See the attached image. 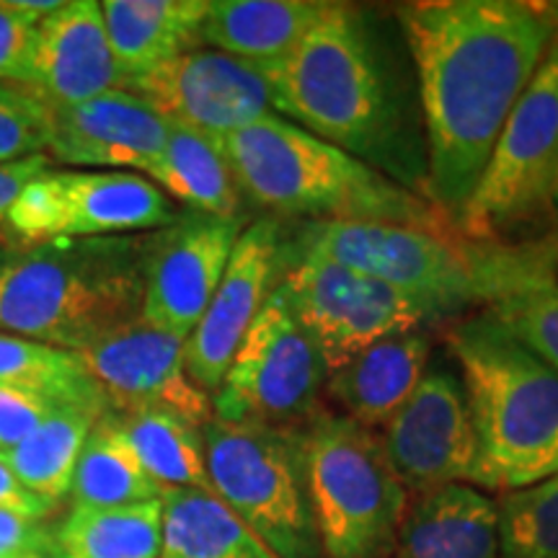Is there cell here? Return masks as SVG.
<instances>
[{"instance_id":"obj_1","label":"cell","mask_w":558,"mask_h":558,"mask_svg":"<svg viewBox=\"0 0 558 558\" xmlns=\"http://www.w3.org/2000/svg\"><path fill=\"white\" fill-rule=\"evenodd\" d=\"M414 65L427 199L458 220L507 117L558 37L548 0H414L393 9Z\"/></svg>"},{"instance_id":"obj_2","label":"cell","mask_w":558,"mask_h":558,"mask_svg":"<svg viewBox=\"0 0 558 558\" xmlns=\"http://www.w3.org/2000/svg\"><path fill=\"white\" fill-rule=\"evenodd\" d=\"M262 70L279 117L427 199L414 65L401 29L378 11L331 3L288 60Z\"/></svg>"},{"instance_id":"obj_3","label":"cell","mask_w":558,"mask_h":558,"mask_svg":"<svg viewBox=\"0 0 558 558\" xmlns=\"http://www.w3.org/2000/svg\"><path fill=\"white\" fill-rule=\"evenodd\" d=\"M298 246L393 284L437 320L488 311L518 292L558 282V239L481 241L458 228L305 222Z\"/></svg>"},{"instance_id":"obj_4","label":"cell","mask_w":558,"mask_h":558,"mask_svg":"<svg viewBox=\"0 0 558 558\" xmlns=\"http://www.w3.org/2000/svg\"><path fill=\"white\" fill-rule=\"evenodd\" d=\"M148 233L0 246V333L81 352L143 316Z\"/></svg>"},{"instance_id":"obj_5","label":"cell","mask_w":558,"mask_h":558,"mask_svg":"<svg viewBox=\"0 0 558 558\" xmlns=\"http://www.w3.org/2000/svg\"><path fill=\"white\" fill-rule=\"evenodd\" d=\"M222 148L243 197L269 213L305 222L458 228L422 194L279 114L226 137Z\"/></svg>"},{"instance_id":"obj_6","label":"cell","mask_w":558,"mask_h":558,"mask_svg":"<svg viewBox=\"0 0 558 558\" xmlns=\"http://www.w3.org/2000/svg\"><path fill=\"white\" fill-rule=\"evenodd\" d=\"M481 445L484 488L514 492L558 473V373L492 311L445 331Z\"/></svg>"},{"instance_id":"obj_7","label":"cell","mask_w":558,"mask_h":558,"mask_svg":"<svg viewBox=\"0 0 558 558\" xmlns=\"http://www.w3.org/2000/svg\"><path fill=\"white\" fill-rule=\"evenodd\" d=\"M324 558H393L409 509L378 432L318 409L298 424Z\"/></svg>"},{"instance_id":"obj_8","label":"cell","mask_w":558,"mask_h":558,"mask_svg":"<svg viewBox=\"0 0 558 558\" xmlns=\"http://www.w3.org/2000/svg\"><path fill=\"white\" fill-rule=\"evenodd\" d=\"M209 492L279 558H324L298 427L209 418Z\"/></svg>"},{"instance_id":"obj_9","label":"cell","mask_w":558,"mask_h":558,"mask_svg":"<svg viewBox=\"0 0 558 558\" xmlns=\"http://www.w3.org/2000/svg\"><path fill=\"white\" fill-rule=\"evenodd\" d=\"M558 177V37L507 117L476 190L458 215L460 233L505 241L550 213Z\"/></svg>"},{"instance_id":"obj_10","label":"cell","mask_w":558,"mask_h":558,"mask_svg":"<svg viewBox=\"0 0 558 558\" xmlns=\"http://www.w3.org/2000/svg\"><path fill=\"white\" fill-rule=\"evenodd\" d=\"M326 380L329 367L316 341L277 284L213 396L215 418L298 427L320 409Z\"/></svg>"},{"instance_id":"obj_11","label":"cell","mask_w":558,"mask_h":558,"mask_svg":"<svg viewBox=\"0 0 558 558\" xmlns=\"http://www.w3.org/2000/svg\"><path fill=\"white\" fill-rule=\"evenodd\" d=\"M279 288L316 341L329 375L375 341L437 320L427 305L393 284L333 262L318 251L295 248V243Z\"/></svg>"},{"instance_id":"obj_12","label":"cell","mask_w":558,"mask_h":558,"mask_svg":"<svg viewBox=\"0 0 558 558\" xmlns=\"http://www.w3.org/2000/svg\"><path fill=\"white\" fill-rule=\"evenodd\" d=\"M380 439L407 492L424 494L450 484L484 492L478 435L463 383L450 367H427Z\"/></svg>"},{"instance_id":"obj_13","label":"cell","mask_w":558,"mask_h":558,"mask_svg":"<svg viewBox=\"0 0 558 558\" xmlns=\"http://www.w3.org/2000/svg\"><path fill=\"white\" fill-rule=\"evenodd\" d=\"M169 124L226 140L277 114L275 94L259 65L209 50L184 52L128 83Z\"/></svg>"},{"instance_id":"obj_14","label":"cell","mask_w":558,"mask_h":558,"mask_svg":"<svg viewBox=\"0 0 558 558\" xmlns=\"http://www.w3.org/2000/svg\"><path fill=\"white\" fill-rule=\"evenodd\" d=\"M184 344L140 316L75 354L111 414L163 409L202 429L215 416L213 396L186 373Z\"/></svg>"},{"instance_id":"obj_15","label":"cell","mask_w":558,"mask_h":558,"mask_svg":"<svg viewBox=\"0 0 558 558\" xmlns=\"http://www.w3.org/2000/svg\"><path fill=\"white\" fill-rule=\"evenodd\" d=\"M290 259L292 241L277 218L243 228L218 290L184 344L186 373L205 393H218L243 337L282 282Z\"/></svg>"},{"instance_id":"obj_16","label":"cell","mask_w":558,"mask_h":558,"mask_svg":"<svg viewBox=\"0 0 558 558\" xmlns=\"http://www.w3.org/2000/svg\"><path fill=\"white\" fill-rule=\"evenodd\" d=\"M246 226V218L181 213L171 226L148 233L143 318L190 339Z\"/></svg>"},{"instance_id":"obj_17","label":"cell","mask_w":558,"mask_h":558,"mask_svg":"<svg viewBox=\"0 0 558 558\" xmlns=\"http://www.w3.org/2000/svg\"><path fill=\"white\" fill-rule=\"evenodd\" d=\"M21 86L37 94L50 109L128 88V78L111 52L101 3L65 0L60 11L41 19Z\"/></svg>"},{"instance_id":"obj_18","label":"cell","mask_w":558,"mask_h":558,"mask_svg":"<svg viewBox=\"0 0 558 558\" xmlns=\"http://www.w3.org/2000/svg\"><path fill=\"white\" fill-rule=\"evenodd\" d=\"M169 140V122L128 88L52 109L47 153L68 166L148 173Z\"/></svg>"},{"instance_id":"obj_19","label":"cell","mask_w":558,"mask_h":558,"mask_svg":"<svg viewBox=\"0 0 558 558\" xmlns=\"http://www.w3.org/2000/svg\"><path fill=\"white\" fill-rule=\"evenodd\" d=\"M60 239L137 235L171 226L179 209L150 179L130 171H58Z\"/></svg>"},{"instance_id":"obj_20","label":"cell","mask_w":558,"mask_h":558,"mask_svg":"<svg viewBox=\"0 0 558 558\" xmlns=\"http://www.w3.org/2000/svg\"><path fill=\"white\" fill-rule=\"evenodd\" d=\"M432 360V333L427 326L375 341L344 367L329 375L326 393L367 429L386 427L424 378Z\"/></svg>"},{"instance_id":"obj_21","label":"cell","mask_w":558,"mask_h":558,"mask_svg":"<svg viewBox=\"0 0 558 558\" xmlns=\"http://www.w3.org/2000/svg\"><path fill=\"white\" fill-rule=\"evenodd\" d=\"M393 558H499V507L469 484L416 494L403 514Z\"/></svg>"},{"instance_id":"obj_22","label":"cell","mask_w":558,"mask_h":558,"mask_svg":"<svg viewBox=\"0 0 558 558\" xmlns=\"http://www.w3.org/2000/svg\"><path fill=\"white\" fill-rule=\"evenodd\" d=\"M326 0H209L202 45L251 65L275 68L326 16Z\"/></svg>"},{"instance_id":"obj_23","label":"cell","mask_w":558,"mask_h":558,"mask_svg":"<svg viewBox=\"0 0 558 558\" xmlns=\"http://www.w3.org/2000/svg\"><path fill=\"white\" fill-rule=\"evenodd\" d=\"M209 0H104L101 16L128 83L179 54L199 50Z\"/></svg>"},{"instance_id":"obj_24","label":"cell","mask_w":558,"mask_h":558,"mask_svg":"<svg viewBox=\"0 0 558 558\" xmlns=\"http://www.w3.org/2000/svg\"><path fill=\"white\" fill-rule=\"evenodd\" d=\"M145 179H150L166 197L184 202L192 213L243 218L246 197L230 169L222 140L169 124L166 148Z\"/></svg>"},{"instance_id":"obj_25","label":"cell","mask_w":558,"mask_h":558,"mask_svg":"<svg viewBox=\"0 0 558 558\" xmlns=\"http://www.w3.org/2000/svg\"><path fill=\"white\" fill-rule=\"evenodd\" d=\"M160 558H279L213 492H166Z\"/></svg>"},{"instance_id":"obj_26","label":"cell","mask_w":558,"mask_h":558,"mask_svg":"<svg viewBox=\"0 0 558 558\" xmlns=\"http://www.w3.org/2000/svg\"><path fill=\"white\" fill-rule=\"evenodd\" d=\"M160 499L109 509L70 507L52 533V558H160Z\"/></svg>"},{"instance_id":"obj_27","label":"cell","mask_w":558,"mask_h":558,"mask_svg":"<svg viewBox=\"0 0 558 558\" xmlns=\"http://www.w3.org/2000/svg\"><path fill=\"white\" fill-rule=\"evenodd\" d=\"M107 409L96 403H60L37 432L24 442L3 452L16 478L37 497L52 501L54 507L70 497L75 463L83 445Z\"/></svg>"},{"instance_id":"obj_28","label":"cell","mask_w":558,"mask_h":558,"mask_svg":"<svg viewBox=\"0 0 558 558\" xmlns=\"http://www.w3.org/2000/svg\"><path fill=\"white\" fill-rule=\"evenodd\" d=\"M111 416L124 442L160 492H181V488L209 492L199 427L163 409H140Z\"/></svg>"},{"instance_id":"obj_29","label":"cell","mask_w":558,"mask_h":558,"mask_svg":"<svg viewBox=\"0 0 558 558\" xmlns=\"http://www.w3.org/2000/svg\"><path fill=\"white\" fill-rule=\"evenodd\" d=\"M160 497L163 492L143 471L135 452L124 442L122 432L117 429L114 416L107 411L90 429L78 463H75L73 484H70L73 507H130Z\"/></svg>"},{"instance_id":"obj_30","label":"cell","mask_w":558,"mask_h":558,"mask_svg":"<svg viewBox=\"0 0 558 558\" xmlns=\"http://www.w3.org/2000/svg\"><path fill=\"white\" fill-rule=\"evenodd\" d=\"M0 386L32 390L54 401L96 403L107 409L78 354L0 333ZM109 411V409H107Z\"/></svg>"},{"instance_id":"obj_31","label":"cell","mask_w":558,"mask_h":558,"mask_svg":"<svg viewBox=\"0 0 558 558\" xmlns=\"http://www.w3.org/2000/svg\"><path fill=\"white\" fill-rule=\"evenodd\" d=\"M499 507V558H558V473L507 492Z\"/></svg>"},{"instance_id":"obj_32","label":"cell","mask_w":558,"mask_h":558,"mask_svg":"<svg viewBox=\"0 0 558 558\" xmlns=\"http://www.w3.org/2000/svg\"><path fill=\"white\" fill-rule=\"evenodd\" d=\"M52 132V109L16 83H0V163L45 156Z\"/></svg>"},{"instance_id":"obj_33","label":"cell","mask_w":558,"mask_h":558,"mask_svg":"<svg viewBox=\"0 0 558 558\" xmlns=\"http://www.w3.org/2000/svg\"><path fill=\"white\" fill-rule=\"evenodd\" d=\"M488 311L558 373V282L518 292Z\"/></svg>"},{"instance_id":"obj_34","label":"cell","mask_w":558,"mask_h":558,"mask_svg":"<svg viewBox=\"0 0 558 558\" xmlns=\"http://www.w3.org/2000/svg\"><path fill=\"white\" fill-rule=\"evenodd\" d=\"M60 403L68 401H54L32 393V390L0 386V452H9L24 442Z\"/></svg>"},{"instance_id":"obj_35","label":"cell","mask_w":558,"mask_h":558,"mask_svg":"<svg viewBox=\"0 0 558 558\" xmlns=\"http://www.w3.org/2000/svg\"><path fill=\"white\" fill-rule=\"evenodd\" d=\"M39 24L41 19L16 11L9 0L0 3V83H24Z\"/></svg>"},{"instance_id":"obj_36","label":"cell","mask_w":558,"mask_h":558,"mask_svg":"<svg viewBox=\"0 0 558 558\" xmlns=\"http://www.w3.org/2000/svg\"><path fill=\"white\" fill-rule=\"evenodd\" d=\"M52 533L47 520L0 509V556L52 558Z\"/></svg>"},{"instance_id":"obj_37","label":"cell","mask_w":558,"mask_h":558,"mask_svg":"<svg viewBox=\"0 0 558 558\" xmlns=\"http://www.w3.org/2000/svg\"><path fill=\"white\" fill-rule=\"evenodd\" d=\"M0 509H11V512H21L37 520H47L54 512L52 501L37 497L21 484L3 452H0Z\"/></svg>"},{"instance_id":"obj_38","label":"cell","mask_w":558,"mask_h":558,"mask_svg":"<svg viewBox=\"0 0 558 558\" xmlns=\"http://www.w3.org/2000/svg\"><path fill=\"white\" fill-rule=\"evenodd\" d=\"M45 171H50V156H34L16 160V163H0V222L5 220L21 190Z\"/></svg>"},{"instance_id":"obj_39","label":"cell","mask_w":558,"mask_h":558,"mask_svg":"<svg viewBox=\"0 0 558 558\" xmlns=\"http://www.w3.org/2000/svg\"><path fill=\"white\" fill-rule=\"evenodd\" d=\"M550 213L558 218V177H556V184H554V194H550Z\"/></svg>"},{"instance_id":"obj_40","label":"cell","mask_w":558,"mask_h":558,"mask_svg":"<svg viewBox=\"0 0 558 558\" xmlns=\"http://www.w3.org/2000/svg\"><path fill=\"white\" fill-rule=\"evenodd\" d=\"M0 558H39V556H0Z\"/></svg>"},{"instance_id":"obj_41","label":"cell","mask_w":558,"mask_h":558,"mask_svg":"<svg viewBox=\"0 0 558 558\" xmlns=\"http://www.w3.org/2000/svg\"><path fill=\"white\" fill-rule=\"evenodd\" d=\"M5 241H9V239H5V235H3V233H0V246H3V243H5Z\"/></svg>"}]
</instances>
